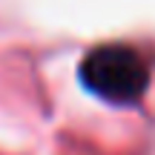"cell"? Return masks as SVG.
<instances>
[{"label":"cell","mask_w":155,"mask_h":155,"mask_svg":"<svg viewBox=\"0 0 155 155\" xmlns=\"http://www.w3.org/2000/svg\"><path fill=\"white\" fill-rule=\"evenodd\" d=\"M81 81L92 95L109 104H135L150 86L144 55L127 43L95 46L81 61Z\"/></svg>","instance_id":"obj_1"}]
</instances>
